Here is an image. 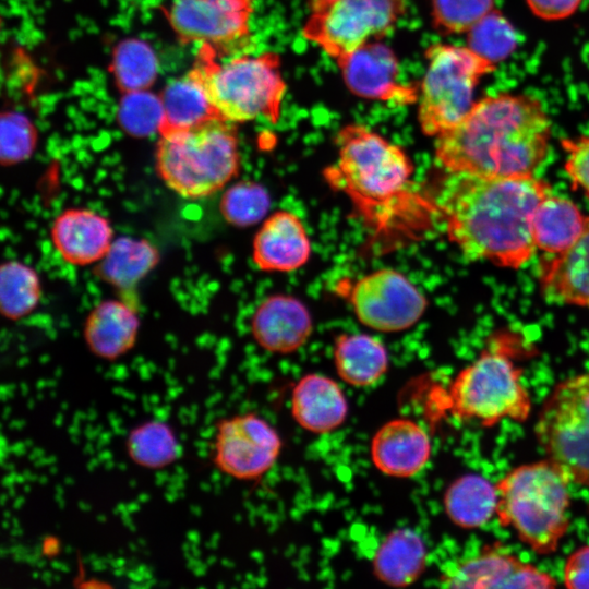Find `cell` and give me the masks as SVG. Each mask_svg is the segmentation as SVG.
<instances>
[{"instance_id":"1","label":"cell","mask_w":589,"mask_h":589,"mask_svg":"<svg viewBox=\"0 0 589 589\" xmlns=\"http://www.w3.org/2000/svg\"><path fill=\"white\" fill-rule=\"evenodd\" d=\"M549 184L532 176L450 173L438 205L448 238L471 261L517 269L534 254L532 219Z\"/></svg>"},{"instance_id":"2","label":"cell","mask_w":589,"mask_h":589,"mask_svg":"<svg viewBox=\"0 0 589 589\" xmlns=\"http://www.w3.org/2000/svg\"><path fill=\"white\" fill-rule=\"evenodd\" d=\"M551 132L538 98L496 93L476 100L458 124L436 136L434 155L450 173L532 176L548 156Z\"/></svg>"},{"instance_id":"3","label":"cell","mask_w":589,"mask_h":589,"mask_svg":"<svg viewBox=\"0 0 589 589\" xmlns=\"http://www.w3.org/2000/svg\"><path fill=\"white\" fill-rule=\"evenodd\" d=\"M569 483L549 458L514 468L495 484L501 525L534 552H555L568 530Z\"/></svg>"},{"instance_id":"4","label":"cell","mask_w":589,"mask_h":589,"mask_svg":"<svg viewBox=\"0 0 589 589\" xmlns=\"http://www.w3.org/2000/svg\"><path fill=\"white\" fill-rule=\"evenodd\" d=\"M159 134L158 176L181 197L209 196L237 176L240 154L235 123L213 118Z\"/></svg>"},{"instance_id":"5","label":"cell","mask_w":589,"mask_h":589,"mask_svg":"<svg viewBox=\"0 0 589 589\" xmlns=\"http://www.w3.org/2000/svg\"><path fill=\"white\" fill-rule=\"evenodd\" d=\"M191 71L220 118L232 123L259 117L278 120L286 84L277 53H242L220 61L213 48L202 45Z\"/></svg>"},{"instance_id":"6","label":"cell","mask_w":589,"mask_h":589,"mask_svg":"<svg viewBox=\"0 0 589 589\" xmlns=\"http://www.w3.org/2000/svg\"><path fill=\"white\" fill-rule=\"evenodd\" d=\"M338 158L325 171L363 212L392 202L406 188L413 166L406 152L362 124H348L337 134Z\"/></svg>"},{"instance_id":"7","label":"cell","mask_w":589,"mask_h":589,"mask_svg":"<svg viewBox=\"0 0 589 589\" xmlns=\"http://www.w3.org/2000/svg\"><path fill=\"white\" fill-rule=\"evenodd\" d=\"M428 68L423 76L418 119L429 136L453 129L469 112L481 79L496 63L469 46L435 44L426 50Z\"/></svg>"},{"instance_id":"8","label":"cell","mask_w":589,"mask_h":589,"mask_svg":"<svg viewBox=\"0 0 589 589\" xmlns=\"http://www.w3.org/2000/svg\"><path fill=\"white\" fill-rule=\"evenodd\" d=\"M521 373L506 347L489 346L450 385L454 412L484 426L504 419L527 420L531 398L521 383Z\"/></svg>"},{"instance_id":"9","label":"cell","mask_w":589,"mask_h":589,"mask_svg":"<svg viewBox=\"0 0 589 589\" xmlns=\"http://www.w3.org/2000/svg\"><path fill=\"white\" fill-rule=\"evenodd\" d=\"M534 431L548 458L570 482L589 485V373L566 378L553 389Z\"/></svg>"},{"instance_id":"10","label":"cell","mask_w":589,"mask_h":589,"mask_svg":"<svg viewBox=\"0 0 589 589\" xmlns=\"http://www.w3.org/2000/svg\"><path fill=\"white\" fill-rule=\"evenodd\" d=\"M405 11L404 0H333L311 3L304 37L338 61L372 37L386 34Z\"/></svg>"},{"instance_id":"11","label":"cell","mask_w":589,"mask_h":589,"mask_svg":"<svg viewBox=\"0 0 589 589\" xmlns=\"http://www.w3.org/2000/svg\"><path fill=\"white\" fill-rule=\"evenodd\" d=\"M254 0H175L168 21L183 43H199L225 55L250 43Z\"/></svg>"},{"instance_id":"12","label":"cell","mask_w":589,"mask_h":589,"mask_svg":"<svg viewBox=\"0 0 589 589\" xmlns=\"http://www.w3.org/2000/svg\"><path fill=\"white\" fill-rule=\"evenodd\" d=\"M358 320L378 332H400L414 325L426 310L423 292L404 274L382 268L359 278L349 294Z\"/></svg>"},{"instance_id":"13","label":"cell","mask_w":589,"mask_h":589,"mask_svg":"<svg viewBox=\"0 0 589 589\" xmlns=\"http://www.w3.org/2000/svg\"><path fill=\"white\" fill-rule=\"evenodd\" d=\"M281 449L277 431L255 413H241L217 423L213 461L225 474L254 480L267 472Z\"/></svg>"},{"instance_id":"14","label":"cell","mask_w":589,"mask_h":589,"mask_svg":"<svg viewBox=\"0 0 589 589\" xmlns=\"http://www.w3.org/2000/svg\"><path fill=\"white\" fill-rule=\"evenodd\" d=\"M445 587L452 588H554L555 579L518 557L488 550L448 567L442 575Z\"/></svg>"},{"instance_id":"15","label":"cell","mask_w":589,"mask_h":589,"mask_svg":"<svg viewBox=\"0 0 589 589\" xmlns=\"http://www.w3.org/2000/svg\"><path fill=\"white\" fill-rule=\"evenodd\" d=\"M349 89L366 99L406 104L416 92L399 80V64L394 52L383 44H365L337 61Z\"/></svg>"},{"instance_id":"16","label":"cell","mask_w":589,"mask_h":589,"mask_svg":"<svg viewBox=\"0 0 589 589\" xmlns=\"http://www.w3.org/2000/svg\"><path fill=\"white\" fill-rule=\"evenodd\" d=\"M255 341L274 353H290L302 347L313 332L310 311L299 299L273 294L256 308L251 323Z\"/></svg>"},{"instance_id":"17","label":"cell","mask_w":589,"mask_h":589,"mask_svg":"<svg viewBox=\"0 0 589 589\" xmlns=\"http://www.w3.org/2000/svg\"><path fill=\"white\" fill-rule=\"evenodd\" d=\"M310 255L306 229L301 219L288 211H277L268 216L253 239V262L265 272L298 269Z\"/></svg>"},{"instance_id":"18","label":"cell","mask_w":589,"mask_h":589,"mask_svg":"<svg viewBox=\"0 0 589 589\" xmlns=\"http://www.w3.org/2000/svg\"><path fill=\"white\" fill-rule=\"evenodd\" d=\"M431 455V441L426 431L409 419H395L385 423L374 435L371 457L383 473L409 478L420 472Z\"/></svg>"},{"instance_id":"19","label":"cell","mask_w":589,"mask_h":589,"mask_svg":"<svg viewBox=\"0 0 589 589\" xmlns=\"http://www.w3.org/2000/svg\"><path fill=\"white\" fill-rule=\"evenodd\" d=\"M112 236L110 223L100 214L86 208L62 212L51 227L57 251L74 265L100 261L113 241Z\"/></svg>"},{"instance_id":"20","label":"cell","mask_w":589,"mask_h":589,"mask_svg":"<svg viewBox=\"0 0 589 589\" xmlns=\"http://www.w3.org/2000/svg\"><path fill=\"white\" fill-rule=\"evenodd\" d=\"M291 411L303 429L312 433H327L346 420L348 401L334 380L321 374H308L292 390Z\"/></svg>"},{"instance_id":"21","label":"cell","mask_w":589,"mask_h":589,"mask_svg":"<svg viewBox=\"0 0 589 589\" xmlns=\"http://www.w3.org/2000/svg\"><path fill=\"white\" fill-rule=\"evenodd\" d=\"M540 289L548 302L589 309V231L543 264Z\"/></svg>"},{"instance_id":"22","label":"cell","mask_w":589,"mask_h":589,"mask_svg":"<svg viewBox=\"0 0 589 589\" xmlns=\"http://www.w3.org/2000/svg\"><path fill=\"white\" fill-rule=\"evenodd\" d=\"M139 328L140 321L131 303L107 300L88 314L84 338L92 353L116 360L133 348Z\"/></svg>"},{"instance_id":"23","label":"cell","mask_w":589,"mask_h":589,"mask_svg":"<svg viewBox=\"0 0 589 589\" xmlns=\"http://www.w3.org/2000/svg\"><path fill=\"white\" fill-rule=\"evenodd\" d=\"M587 231L589 216L570 200L548 194L538 205L532 219L536 248L551 255L569 250Z\"/></svg>"},{"instance_id":"24","label":"cell","mask_w":589,"mask_h":589,"mask_svg":"<svg viewBox=\"0 0 589 589\" xmlns=\"http://www.w3.org/2000/svg\"><path fill=\"white\" fill-rule=\"evenodd\" d=\"M426 564V549L421 537L411 529H397L377 548L373 568L375 576L389 586L406 587L414 582Z\"/></svg>"},{"instance_id":"25","label":"cell","mask_w":589,"mask_h":589,"mask_svg":"<svg viewBox=\"0 0 589 589\" xmlns=\"http://www.w3.org/2000/svg\"><path fill=\"white\" fill-rule=\"evenodd\" d=\"M334 361L339 377L356 387L375 384L388 368L385 346L366 334L339 335L335 341Z\"/></svg>"},{"instance_id":"26","label":"cell","mask_w":589,"mask_h":589,"mask_svg":"<svg viewBox=\"0 0 589 589\" xmlns=\"http://www.w3.org/2000/svg\"><path fill=\"white\" fill-rule=\"evenodd\" d=\"M496 486L481 474L459 477L444 495L446 515L455 525L465 529L485 525L496 514Z\"/></svg>"},{"instance_id":"27","label":"cell","mask_w":589,"mask_h":589,"mask_svg":"<svg viewBox=\"0 0 589 589\" xmlns=\"http://www.w3.org/2000/svg\"><path fill=\"white\" fill-rule=\"evenodd\" d=\"M159 97L163 106V123L159 133L220 118L191 70L171 81Z\"/></svg>"},{"instance_id":"28","label":"cell","mask_w":589,"mask_h":589,"mask_svg":"<svg viewBox=\"0 0 589 589\" xmlns=\"http://www.w3.org/2000/svg\"><path fill=\"white\" fill-rule=\"evenodd\" d=\"M157 249L145 239L119 238L99 261L97 274L108 284L132 290L157 264Z\"/></svg>"},{"instance_id":"29","label":"cell","mask_w":589,"mask_h":589,"mask_svg":"<svg viewBox=\"0 0 589 589\" xmlns=\"http://www.w3.org/2000/svg\"><path fill=\"white\" fill-rule=\"evenodd\" d=\"M129 458L146 469H161L180 456V444L171 426L149 420L133 428L125 440Z\"/></svg>"},{"instance_id":"30","label":"cell","mask_w":589,"mask_h":589,"mask_svg":"<svg viewBox=\"0 0 589 589\" xmlns=\"http://www.w3.org/2000/svg\"><path fill=\"white\" fill-rule=\"evenodd\" d=\"M40 281L36 271L17 261H9L0 268V309L10 320L31 313L40 299Z\"/></svg>"},{"instance_id":"31","label":"cell","mask_w":589,"mask_h":589,"mask_svg":"<svg viewBox=\"0 0 589 589\" xmlns=\"http://www.w3.org/2000/svg\"><path fill=\"white\" fill-rule=\"evenodd\" d=\"M112 73L124 93L146 91L157 75L156 56L146 43L127 39L115 50Z\"/></svg>"},{"instance_id":"32","label":"cell","mask_w":589,"mask_h":589,"mask_svg":"<svg viewBox=\"0 0 589 589\" xmlns=\"http://www.w3.org/2000/svg\"><path fill=\"white\" fill-rule=\"evenodd\" d=\"M271 199L261 184L244 180L225 191L219 211L225 220L233 226L249 227L260 223L268 213Z\"/></svg>"},{"instance_id":"33","label":"cell","mask_w":589,"mask_h":589,"mask_svg":"<svg viewBox=\"0 0 589 589\" xmlns=\"http://www.w3.org/2000/svg\"><path fill=\"white\" fill-rule=\"evenodd\" d=\"M468 34V46L495 63L514 50L517 40L509 22L494 11L478 22Z\"/></svg>"},{"instance_id":"34","label":"cell","mask_w":589,"mask_h":589,"mask_svg":"<svg viewBox=\"0 0 589 589\" xmlns=\"http://www.w3.org/2000/svg\"><path fill=\"white\" fill-rule=\"evenodd\" d=\"M119 121L131 135L147 136L159 133L163 123L160 97L147 91L127 93L119 109Z\"/></svg>"},{"instance_id":"35","label":"cell","mask_w":589,"mask_h":589,"mask_svg":"<svg viewBox=\"0 0 589 589\" xmlns=\"http://www.w3.org/2000/svg\"><path fill=\"white\" fill-rule=\"evenodd\" d=\"M437 27L447 33L469 32L493 11V0H432Z\"/></svg>"},{"instance_id":"36","label":"cell","mask_w":589,"mask_h":589,"mask_svg":"<svg viewBox=\"0 0 589 589\" xmlns=\"http://www.w3.org/2000/svg\"><path fill=\"white\" fill-rule=\"evenodd\" d=\"M35 129L23 116L8 113L1 119V160L12 165L26 159L35 146Z\"/></svg>"},{"instance_id":"37","label":"cell","mask_w":589,"mask_h":589,"mask_svg":"<svg viewBox=\"0 0 589 589\" xmlns=\"http://www.w3.org/2000/svg\"><path fill=\"white\" fill-rule=\"evenodd\" d=\"M565 172L573 185L589 197V134L562 140Z\"/></svg>"},{"instance_id":"38","label":"cell","mask_w":589,"mask_h":589,"mask_svg":"<svg viewBox=\"0 0 589 589\" xmlns=\"http://www.w3.org/2000/svg\"><path fill=\"white\" fill-rule=\"evenodd\" d=\"M564 586L570 589L589 588V545L573 552L563 569Z\"/></svg>"},{"instance_id":"39","label":"cell","mask_w":589,"mask_h":589,"mask_svg":"<svg viewBox=\"0 0 589 589\" xmlns=\"http://www.w3.org/2000/svg\"><path fill=\"white\" fill-rule=\"evenodd\" d=\"M532 11L544 19H561L573 13L581 0H527Z\"/></svg>"},{"instance_id":"40","label":"cell","mask_w":589,"mask_h":589,"mask_svg":"<svg viewBox=\"0 0 589 589\" xmlns=\"http://www.w3.org/2000/svg\"><path fill=\"white\" fill-rule=\"evenodd\" d=\"M329 1H333V0H312L311 3H325Z\"/></svg>"}]
</instances>
